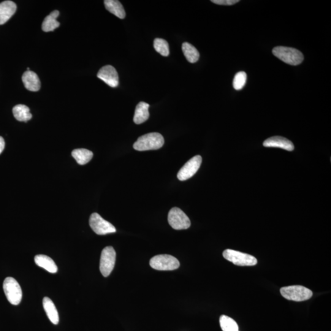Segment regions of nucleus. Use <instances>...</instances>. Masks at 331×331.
<instances>
[{
	"label": "nucleus",
	"instance_id": "9",
	"mask_svg": "<svg viewBox=\"0 0 331 331\" xmlns=\"http://www.w3.org/2000/svg\"><path fill=\"white\" fill-rule=\"evenodd\" d=\"M89 224L94 232L98 235H106L116 232L114 225L102 218L97 213L92 214L90 217Z\"/></svg>",
	"mask_w": 331,
	"mask_h": 331
},
{
	"label": "nucleus",
	"instance_id": "25",
	"mask_svg": "<svg viewBox=\"0 0 331 331\" xmlns=\"http://www.w3.org/2000/svg\"><path fill=\"white\" fill-rule=\"evenodd\" d=\"M246 81V74L245 72H240L235 75L233 80V88L236 90H240L245 86Z\"/></svg>",
	"mask_w": 331,
	"mask_h": 331
},
{
	"label": "nucleus",
	"instance_id": "23",
	"mask_svg": "<svg viewBox=\"0 0 331 331\" xmlns=\"http://www.w3.org/2000/svg\"><path fill=\"white\" fill-rule=\"evenodd\" d=\"M220 324L223 331H238V326L234 320L226 316H222L220 318Z\"/></svg>",
	"mask_w": 331,
	"mask_h": 331
},
{
	"label": "nucleus",
	"instance_id": "4",
	"mask_svg": "<svg viewBox=\"0 0 331 331\" xmlns=\"http://www.w3.org/2000/svg\"><path fill=\"white\" fill-rule=\"evenodd\" d=\"M223 256L228 261L240 266H252L258 262L256 258L252 255L230 249L225 250Z\"/></svg>",
	"mask_w": 331,
	"mask_h": 331
},
{
	"label": "nucleus",
	"instance_id": "11",
	"mask_svg": "<svg viewBox=\"0 0 331 331\" xmlns=\"http://www.w3.org/2000/svg\"><path fill=\"white\" fill-rule=\"evenodd\" d=\"M97 77L111 88H115L118 86V72L115 68L110 65H106L102 68L98 72Z\"/></svg>",
	"mask_w": 331,
	"mask_h": 331
},
{
	"label": "nucleus",
	"instance_id": "5",
	"mask_svg": "<svg viewBox=\"0 0 331 331\" xmlns=\"http://www.w3.org/2000/svg\"><path fill=\"white\" fill-rule=\"evenodd\" d=\"M150 265L154 270H173L180 266V262L172 255L159 254L150 260Z\"/></svg>",
	"mask_w": 331,
	"mask_h": 331
},
{
	"label": "nucleus",
	"instance_id": "13",
	"mask_svg": "<svg viewBox=\"0 0 331 331\" xmlns=\"http://www.w3.org/2000/svg\"><path fill=\"white\" fill-rule=\"evenodd\" d=\"M25 88L29 91L38 92L40 88V82L38 75L32 70L24 72L22 78Z\"/></svg>",
	"mask_w": 331,
	"mask_h": 331
},
{
	"label": "nucleus",
	"instance_id": "15",
	"mask_svg": "<svg viewBox=\"0 0 331 331\" xmlns=\"http://www.w3.org/2000/svg\"><path fill=\"white\" fill-rule=\"evenodd\" d=\"M34 262L38 266L44 268L48 272L55 274L58 272V268L56 262L50 257L44 254H38L34 257Z\"/></svg>",
	"mask_w": 331,
	"mask_h": 331
},
{
	"label": "nucleus",
	"instance_id": "20",
	"mask_svg": "<svg viewBox=\"0 0 331 331\" xmlns=\"http://www.w3.org/2000/svg\"><path fill=\"white\" fill-rule=\"evenodd\" d=\"M72 156L76 160L78 164L84 165L88 164L93 158L94 154L88 149L78 148L72 152Z\"/></svg>",
	"mask_w": 331,
	"mask_h": 331
},
{
	"label": "nucleus",
	"instance_id": "14",
	"mask_svg": "<svg viewBox=\"0 0 331 331\" xmlns=\"http://www.w3.org/2000/svg\"><path fill=\"white\" fill-rule=\"evenodd\" d=\"M17 6L12 1H4L0 4V25L7 22L14 14Z\"/></svg>",
	"mask_w": 331,
	"mask_h": 331
},
{
	"label": "nucleus",
	"instance_id": "21",
	"mask_svg": "<svg viewBox=\"0 0 331 331\" xmlns=\"http://www.w3.org/2000/svg\"><path fill=\"white\" fill-rule=\"evenodd\" d=\"M14 116L16 120L20 122H28L32 118L30 108L24 104L16 105L12 110Z\"/></svg>",
	"mask_w": 331,
	"mask_h": 331
},
{
	"label": "nucleus",
	"instance_id": "18",
	"mask_svg": "<svg viewBox=\"0 0 331 331\" xmlns=\"http://www.w3.org/2000/svg\"><path fill=\"white\" fill-rule=\"evenodd\" d=\"M104 2L106 9L115 15L116 17L121 20L126 18V10L120 2L118 0H105Z\"/></svg>",
	"mask_w": 331,
	"mask_h": 331
},
{
	"label": "nucleus",
	"instance_id": "7",
	"mask_svg": "<svg viewBox=\"0 0 331 331\" xmlns=\"http://www.w3.org/2000/svg\"><path fill=\"white\" fill-rule=\"evenodd\" d=\"M116 253L112 246H108L102 250L100 258V270L102 275L107 278L114 268Z\"/></svg>",
	"mask_w": 331,
	"mask_h": 331
},
{
	"label": "nucleus",
	"instance_id": "3",
	"mask_svg": "<svg viewBox=\"0 0 331 331\" xmlns=\"http://www.w3.org/2000/svg\"><path fill=\"white\" fill-rule=\"evenodd\" d=\"M280 293L284 298L290 300L301 302L310 299L313 292L310 290L300 286H292L282 288Z\"/></svg>",
	"mask_w": 331,
	"mask_h": 331
},
{
	"label": "nucleus",
	"instance_id": "8",
	"mask_svg": "<svg viewBox=\"0 0 331 331\" xmlns=\"http://www.w3.org/2000/svg\"><path fill=\"white\" fill-rule=\"evenodd\" d=\"M168 222L173 229L186 230L191 226L190 219L182 210L178 208H174L168 214Z\"/></svg>",
	"mask_w": 331,
	"mask_h": 331
},
{
	"label": "nucleus",
	"instance_id": "6",
	"mask_svg": "<svg viewBox=\"0 0 331 331\" xmlns=\"http://www.w3.org/2000/svg\"><path fill=\"white\" fill-rule=\"evenodd\" d=\"M5 295L12 305L20 304L22 298V291L20 284L12 278H7L4 283Z\"/></svg>",
	"mask_w": 331,
	"mask_h": 331
},
{
	"label": "nucleus",
	"instance_id": "2",
	"mask_svg": "<svg viewBox=\"0 0 331 331\" xmlns=\"http://www.w3.org/2000/svg\"><path fill=\"white\" fill-rule=\"evenodd\" d=\"M272 53L276 58L292 66L300 64L304 60L303 54L294 48L278 46L274 48Z\"/></svg>",
	"mask_w": 331,
	"mask_h": 331
},
{
	"label": "nucleus",
	"instance_id": "17",
	"mask_svg": "<svg viewBox=\"0 0 331 331\" xmlns=\"http://www.w3.org/2000/svg\"><path fill=\"white\" fill-rule=\"evenodd\" d=\"M149 104L141 102L136 106L134 118L136 124H140L148 120L149 118Z\"/></svg>",
	"mask_w": 331,
	"mask_h": 331
},
{
	"label": "nucleus",
	"instance_id": "10",
	"mask_svg": "<svg viewBox=\"0 0 331 331\" xmlns=\"http://www.w3.org/2000/svg\"><path fill=\"white\" fill-rule=\"evenodd\" d=\"M202 164V157L196 156L192 157L184 164L178 174V178L181 181L188 180L194 176L200 169Z\"/></svg>",
	"mask_w": 331,
	"mask_h": 331
},
{
	"label": "nucleus",
	"instance_id": "16",
	"mask_svg": "<svg viewBox=\"0 0 331 331\" xmlns=\"http://www.w3.org/2000/svg\"><path fill=\"white\" fill-rule=\"evenodd\" d=\"M42 304L48 319L54 324H58L59 322V316L53 301L50 298L45 297L43 299Z\"/></svg>",
	"mask_w": 331,
	"mask_h": 331
},
{
	"label": "nucleus",
	"instance_id": "24",
	"mask_svg": "<svg viewBox=\"0 0 331 331\" xmlns=\"http://www.w3.org/2000/svg\"><path fill=\"white\" fill-rule=\"evenodd\" d=\"M154 50L164 56L170 55V48L166 40L162 38H156L154 40Z\"/></svg>",
	"mask_w": 331,
	"mask_h": 331
},
{
	"label": "nucleus",
	"instance_id": "1",
	"mask_svg": "<svg viewBox=\"0 0 331 331\" xmlns=\"http://www.w3.org/2000/svg\"><path fill=\"white\" fill-rule=\"evenodd\" d=\"M164 136L158 132L141 136L134 144V148L138 151L158 150L164 145Z\"/></svg>",
	"mask_w": 331,
	"mask_h": 331
},
{
	"label": "nucleus",
	"instance_id": "22",
	"mask_svg": "<svg viewBox=\"0 0 331 331\" xmlns=\"http://www.w3.org/2000/svg\"><path fill=\"white\" fill-rule=\"evenodd\" d=\"M182 48L184 56L190 63L194 64L198 61L200 58V53L194 46L186 42L183 43Z\"/></svg>",
	"mask_w": 331,
	"mask_h": 331
},
{
	"label": "nucleus",
	"instance_id": "28",
	"mask_svg": "<svg viewBox=\"0 0 331 331\" xmlns=\"http://www.w3.org/2000/svg\"><path fill=\"white\" fill-rule=\"evenodd\" d=\"M238 331H240V330H238Z\"/></svg>",
	"mask_w": 331,
	"mask_h": 331
},
{
	"label": "nucleus",
	"instance_id": "19",
	"mask_svg": "<svg viewBox=\"0 0 331 331\" xmlns=\"http://www.w3.org/2000/svg\"><path fill=\"white\" fill-rule=\"evenodd\" d=\"M59 14L58 10H56L48 16L43 21L42 24V30L45 32H50L58 28L60 26V23L56 20V18L58 17Z\"/></svg>",
	"mask_w": 331,
	"mask_h": 331
},
{
	"label": "nucleus",
	"instance_id": "12",
	"mask_svg": "<svg viewBox=\"0 0 331 331\" xmlns=\"http://www.w3.org/2000/svg\"><path fill=\"white\" fill-rule=\"evenodd\" d=\"M266 148H276L284 149L287 151H292L294 149L292 141L280 136H274L268 138L263 142Z\"/></svg>",
	"mask_w": 331,
	"mask_h": 331
},
{
	"label": "nucleus",
	"instance_id": "27",
	"mask_svg": "<svg viewBox=\"0 0 331 331\" xmlns=\"http://www.w3.org/2000/svg\"><path fill=\"white\" fill-rule=\"evenodd\" d=\"M5 146V142L4 138L0 136V154L4 151Z\"/></svg>",
	"mask_w": 331,
	"mask_h": 331
},
{
	"label": "nucleus",
	"instance_id": "26",
	"mask_svg": "<svg viewBox=\"0 0 331 331\" xmlns=\"http://www.w3.org/2000/svg\"><path fill=\"white\" fill-rule=\"evenodd\" d=\"M211 2L219 5H224V6H230L240 2L238 0H212Z\"/></svg>",
	"mask_w": 331,
	"mask_h": 331
}]
</instances>
